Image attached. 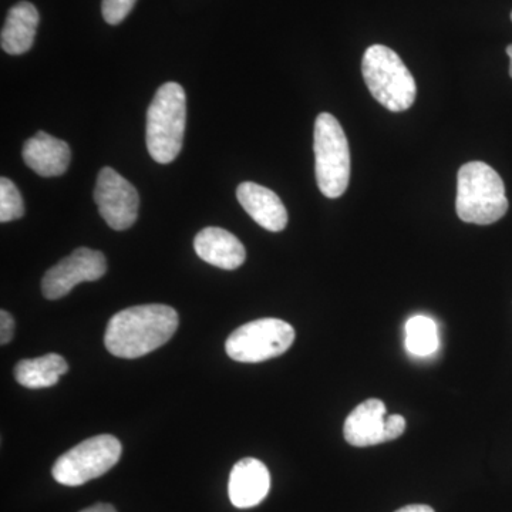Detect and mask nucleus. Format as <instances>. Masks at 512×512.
Segmentation results:
<instances>
[{"mask_svg": "<svg viewBox=\"0 0 512 512\" xmlns=\"http://www.w3.org/2000/svg\"><path fill=\"white\" fill-rule=\"evenodd\" d=\"M15 335V319L9 312L0 311V343L8 345Z\"/></svg>", "mask_w": 512, "mask_h": 512, "instance_id": "nucleus-21", "label": "nucleus"}, {"mask_svg": "<svg viewBox=\"0 0 512 512\" xmlns=\"http://www.w3.org/2000/svg\"><path fill=\"white\" fill-rule=\"evenodd\" d=\"M137 0H103L101 13L109 25H120L130 15Z\"/></svg>", "mask_w": 512, "mask_h": 512, "instance_id": "nucleus-19", "label": "nucleus"}, {"mask_svg": "<svg viewBox=\"0 0 512 512\" xmlns=\"http://www.w3.org/2000/svg\"><path fill=\"white\" fill-rule=\"evenodd\" d=\"M363 77L369 92L393 113L409 110L417 96L413 74L400 56L383 45L366 50L362 62Z\"/></svg>", "mask_w": 512, "mask_h": 512, "instance_id": "nucleus-4", "label": "nucleus"}, {"mask_svg": "<svg viewBox=\"0 0 512 512\" xmlns=\"http://www.w3.org/2000/svg\"><path fill=\"white\" fill-rule=\"evenodd\" d=\"M511 20H512V13H511Z\"/></svg>", "mask_w": 512, "mask_h": 512, "instance_id": "nucleus-25", "label": "nucleus"}, {"mask_svg": "<svg viewBox=\"0 0 512 512\" xmlns=\"http://www.w3.org/2000/svg\"><path fill=\"white\" fill-rule=\"evenodd\" d=\"M315 170L325 197L339 198L348 190L350 150L342 126L332 114L320 113L315 123Z\"/></svg>", "mask_w": 512, "mask_h": 512, "instance_id": "nucleus-5", "label": "nucleus"}, {"mask_svg": "<svg viewBox=\"0 0 512 512\" xmlns=\"http://www.w3.org/2000/svg\"><path fill=\"white\" fill-rule=\"evenodd\" d=\"M121 443L110 434L92 437L77 444L57 458L52 468L53 478L67 487H79L104 476L119 463Z\"/></svg>", "mask_w": 512, "mask_h": 512, "instance_id": "nucleus-6", "label": "nucleus"}, {"mask_svg": "<svg viewBox=\"0 0 512 512\" xmlns=\"http://www.w3.org/2000/svg\"><path fill=\"white\" fill-rule=\"evenodd\" d=\"M23 160L40 177H59L66 173L72 160V151L66 141L39 131L23 146Z\"/></svg>", "mask_w": 512, "mask_h": 512, "instance_id": "nucleus-12", "label": "nucleus"}, {"mask_svg": "<svg viewBox=\"0 0 512 512\" xmlns=\"http://www.w3.org/2000/svg\"><path fill=\"white\" fill-rule=\"evenodd\" d=\"M80 512H117L116 508L113 507V505L110 504H94L92 507L86 508V510L80 511Z\"/></svg>", "mask_w": 512, "mask_h": 512, "instance_id": "nucleus-23", "label": "nucleus"}, {"mask_svg": "<svg viewBox=\"0 0 512 512\" xmlns=\"http://www.w3.org/2000/svg\"><path fill=\"white\" fill-rule=\"evenodd\" d=\"M94 201L101 217L114 231H126L136 224L140 207L136 187L113 168L104 167L100 171Z\"/></svg>", "mask_w": 512, "mask_h": 512, "instance_id": "nucleus-8", "label": "nucleus"}, {"mask_svg": "<svg viewBox=\"0 0 512 512\" xmlns=\"http://www.w3.org/2000/svg\"><path fill=\"white\" fill-rule=\"evenodd\" d=\"M406 430V419L400 414H393L387 417L386 420V434L387 441L399 439Z\"/></svg>", "mask_w": 512, "mask_h": 512, "instance_id": "nucleus-20", "label": "nucleus"}, {"mask_svg": "<svg viewBox=\"0 0 512 512\" xmlns=\"http://www.w3.org/2000/svg\"><path fill=\"white\" fill-rule=\"evenodd\" d=\"M507 55L510 57V76L512 77V45L507 47Z\"/></svg>", "mask_w": 512, "mask_h": 512, "instance_id": "nucleus-24", "label": "nucleus"}, {"mask_svg": "<svg viewBox=\"0 0 512 512\" xmlns=\"http://www.w3.org/2000/svg\"><path fill=\"white\" fill-rule=\"evenodd\" d=\"M194 248L202 261L225 271H234L247 259L244 244L227 229L218 227H207L198 232Z\"/></svg>", "mask_w": 512, "mask_h": 512, "instance_id": "nucleus-13", "label": "nucleus"}, {"mask_svg": "<svg viewBox=\"0 0 512 512\" xmlns=\"http://www.w3.org/2000/svg\"><path fill=\"white\" fill-rule=\"evenodd\" d=\"M295 340V329L285 320H252L234 330L225 343L227 355L235 362L261 363L284 355Z\"/></svg>", "mask_w": 512, "mask_h": 512, "instance_id": "nucleus-7", "label": "nucleus"}, {"mask_svg": "<svg viewBox=\"0 0 512 512\" xmlns=\"http://www.w3.org/2000/svg\"><path fill=\"white\" fill-rule=\"evenodd\" d=\"M25 215L22 195L9 178L0 180V221L2 224L20 220Z\"/></svg>", "mask_w": 512, "mask_h": 512, "instance_id": "nucleus-18", "label": "nucleus"}, {"mask_svg": "<svg viewBox=\"0 0 512 512\" xmlns=\"http://www.w3.org/2000/svg\"><path fill=\"white\" fill-rule=\"evenodd\" d=\"M40 16L36 6L30 2H19L6 16L0 35V45L8 55L19 56L29 52L35 42Z\"/></svg>", "mask_w": 512, "mask_h": 512, "instance_id": "nucleus-15", "label": "nucleus"}, {"mask_svg": "<svg viewBox=\"0 0 512 512\" xmlns=\"http://www.w3.org/2000/svg\"><path fill=\"white\" fill-rule=\"evenodd\" d=\"M386 420V406L382 400H366L349 414L343 427V436L353 447L387 443Z\"/></svg>", "mask_w": 512, "mask_h": 512, "instance_id": "nucleus-11", "label": "nucleus"}, {"mask_svg": "<svg viewBox=\"0 0 512 512\" xmlns=\"http://www.w3.org/2000/svg\"><path fill=\"white\" fill-rule=\"evenodd\" d=\"M271 488L268 467L256 458H242L232 468L229 476V500L237 508L256 507L265 500Z\"/></svg>", "mask_w": 512, "mask_h": 512, "instance_id": "nucleus-10", "label": "nucleus"}, {"mask_svg": "<svg viewBox=\"0 0 512 512\" xmlns=\"http://www.w3.org/2000/svg\"><path fill=\"white\" fill-rule=\"evenodd\" d=\"M396 512H434V510L429 507V505L412 504L406 505V507L400 508V510H397Z\"/></svg>", "mask_w": 512, "mask_h": 512, "instance_id": "nucleus-22", "label": "nucleus"}, {"mask_svg": "<svg viewBox=\"0 0 512 512\" xmlns=\"http://www.w3.org/2000/svg\"><path fill=\"white\" fill-rule=\"evenodd\" d=\"M456 210L468 224L490 225L508 211L503 180L490 165L473 161L458 171Z\"/></svg>", "mask_w": 512, "mask_h": 512, "instance_id": "nucleus-2", "label": "nucleus"}, {"mask_svg": "<svg viewBox=\"0 0 512 512\" xmlns=\"http://www.w3.org/2000/svg\"><path fill=\"white\" fill-rule=\"evenodd\" d=\"M67 370L69 365L63 356L49 353L36 359L20 360L15 367V379L28 389H46L55 386Z\"/></svg>", "mask_w": 512, "mask_h": 512, "instance_id": "nucleus-16", "label": "nucleus"}, {"mask_svg": "<svg viewBox=\"0 0 512 512\" xmlns=\"http://www.w3.org/2000/svg\"><path fill=\"white\" fill-rule=\"evenodd\" d=\"M187 124V97L183 86L165 83L157 90L147 111L148 153L160 164L173 163L183 148Z\"/></svg>", "mask_w": 512, "mask_h": 512, "instance_id": "nucleus-3", "label": "nucleus"}, {"mask_svg": "<svg viewBox=\"0 0 512 512\" xmlns=\"http://www.w3.org/2000/svg\"><path fill=\"white\" fill-rule=\"evenodd\" d=\"M237 198L256 224L271 232L284 231L288 211L274 191L259 184L242 183L237 188Z\"/></svg>", "mask_w": 512, "mask_h": 512, "instance_id": "nucleus-14", "label": "nucleus"}, {"mask_svg": "<svg viewBox=\"0 0 512 512\" xmlns=\"http://www.w3.org/2000/svg\"><path fill=\"white\" fill-rule=\"evenodd\" d=\"M439 330L427 316H413L406 323V349L414 356L426 357L439 349Z\"/></svg>", "mask_w": 512, "mask_h": 512, "instance_id": "nucleus-17", "label": "nucleus"}, {"mask_svg": "<svg viewBox=\"0 0 512 512\" xmlns=\"http://www.w3.org/2000/svg\"><path fill=\"white\" fill-rule=\"evenodd\" d=\"M106 256L90 248H77L59 264L50 268L42 279L43 296L57 301L82 282H94L106 274Z\"/></svg>", "mask_w": 512, "mask_h": 512, "instance_id": "nucleus-9", "label": "nucleus"}, {"mask_svg": "<svg viewBox=\"0 0 512 512\" xmlns=\"http://www.w3.org/2000/svg\"><path fill=\"white\" fill-rule=\"evenodd\" d=\"M177 328L178 313L171 306H131L110 319L104 345L113 356L137 359L164 346Z\"/></svg>", "mask_w": 512, "mask_h": 512, "instance_id": "nucleus-1", "label": "nucleus"}]
</instances>
